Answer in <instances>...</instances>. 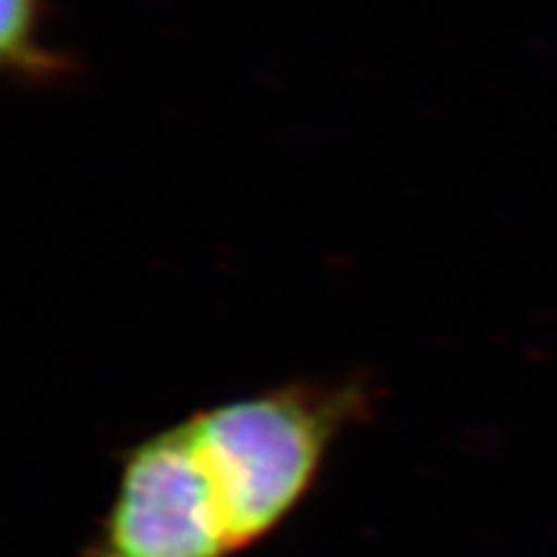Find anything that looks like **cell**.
Instances as JSON below:
<instances>
[{
  "label": "cell",
  "mask_w": 557,
  "mask_h": 557,
  "mask_svg": "<svg viewBox=\"0 0 557 557\" xmlns=\"http://www.w3.org/2000/svg\"><path fill=\"white\" fill-rule=\"evenodd\" d=\"M37 16L39 0H3L0 13V47L3 62L9 67H18L21 73H47L58 67L37 47Z\"/></svg>",
  "instance_id": "7a4b0ae2"
},
{
  "label": "cell",
  "mask_w": 557,
  "mask_h": 557,
  "mask_svg": "<svg viewBox=\"0 0 557 557\" xmlns=\"http://www.w3.org/2000/svg\"><path fill=\"white\" fill-rule=\"evenodd\" d=\"M369 380H297L191 410L137 438L81 557H235L308 500L367 421Z\"/></svg>",
  "instance_id": "6da1fadb"
}]
</instances>
